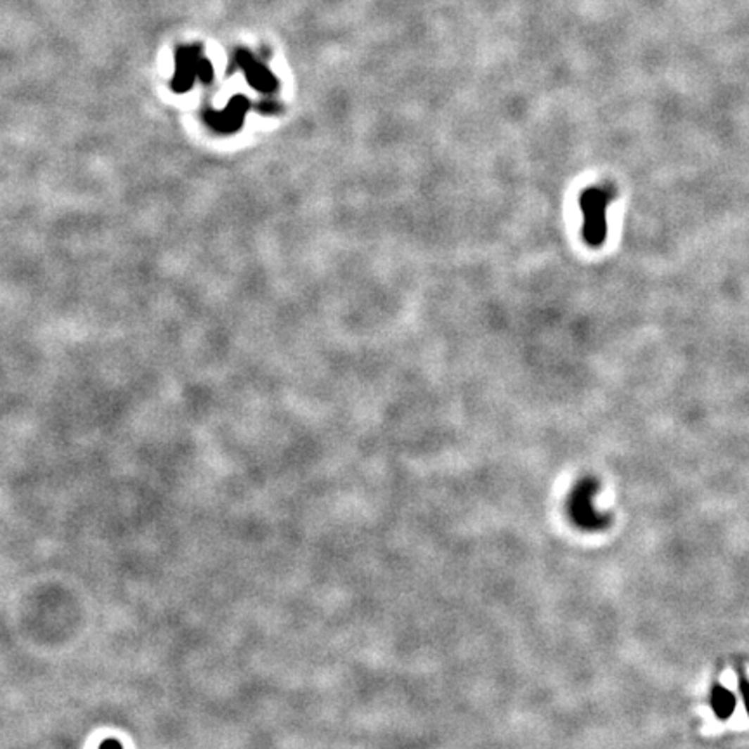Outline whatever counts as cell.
Instances as JSON below:
<instances>
[{"instance_id":"6da1fadb","label":"cell","mask_w":749,"mask_h":749,"mask_svg":"<svg viewBox=\"0 0 749 749\" xmlns=\"http://www.w3.org/2000/svg\"><path fill=\"white\" fill-rule=\"evenodd\" d=\"M597 491L598 486L595 484L593 481H590V479H585V481H581L572 489L571 496H569V517H571L572 522H574L579 529L600 531L609 526L610 517L608 514L598 512V508H595L593 498Z\"/></svg>"},{"instance_id":"7a4b0ae2","label":"cell","mask_w":749,"mask_h":749,"mask_svg":"<svg viewBox=\"0 0 749 749\" xmlns=\"http://www.w3.org/2000/svg\"><path fill=\"white\" fill-rule=\"evenodd\" d=\"M609 194L602 189H586L581 194V210L585 213V239L588 245H600L605 238V205Z\"/></svg>"},{"instance_id":"3957f363","label":"cell","mask_w":749,"mask_h":749,"mask_svg":"<svg viewBox=\"0 0 749 749\" xmlns=\"http://www.w3.org/2000/svg\"><path fill=\"white\" fill-rule=\"evenodd\" d=\"M710 703L711 710H713L715 717H717L718 720H729L734 711H736L737 699L732 691H729L726 687H722V685H715V687L711 688Z\"/></svg>"},{"instance_id":"277c9868","label":"cell","mask_w":749,"mask_h":749,"mask_svg":"<svg viewBox=\"0 0 749 749\" xmlns=\"http://www.w3.org/2000/svg\"><path fill=\"white\" fill-rule=\"evenodd\" d=\"M245 108H246L245 101L236 99L234 103H231V106L227 108L226 111H222V113L212 115V117H210L212 127H215L217 130H222V132H229V130L238 129L239 122H241V117H243V111H245Z\"/></svg>"},{"instance_id":"5b68a950","label":"cell","mask_w":749,"mask_h":749,"mask_svg":"<svg viewBox=\"0 0 749 749\" xmlns=\"http://www.w3.org/2000/svg\"><path fill=\"white\" fill-rule=\"evenodd\" d=\"M737 685H739V694L744 703V707H746V713L749 715V680L743 672H739V681H737Z\"/></svg>"},{"instance_id":"8992f818","label":"cell","mask_w":749,"mask_h":749,"mask_svg":"<svg viewBox=\"0 0 749 749\" xmlns=\"http://www.w3.org/2000/svg\"><path fill=\"white\" fill-rule=\"evenodd\" d=\"M99 749H123L122 744H120V741L117 739H106L101 743Z\"/></svg>"}]
</instances>
